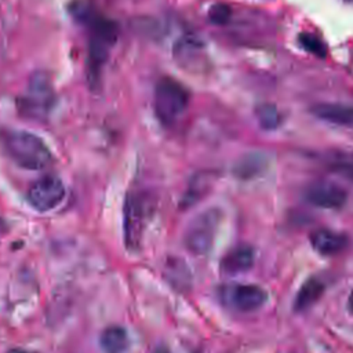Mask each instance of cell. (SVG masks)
Masks as SVG:
<instances>
[{
    "label": "cell",
    "mask_w": 353,
    "mask_h": 353,
    "mask_svg": "<svg viewBox=\"0 0 353 353\" xmlns=\"http://www.w3.org/2000/svg\"><path fill=\"white\" fill-rule=\"evenodd\" d=\"M190 101L189 90L172 77H161L153 95V108L157 120L168 127L176 121Z\"/></svg>",
    "instance_id": "cell-4"
},
{
    "label": "cell",
    "mask_w": 353,
    "mask_h": 353,
    "mask_svg": "<svg viewBox=\"0 0 353 353\" xmlns=\"http://www.w3.org/2000/svg\"><path fill=\"white\" fill-rule=\"evenodd\" d=\"M255 116L259 125L265 130H276L281 123V114L273 103H259L255 108Z\"/></svg>",
    "instance_id": "cell-17"
},
{
    "label": "cell",
    "mask_w": 353,
    "mask_h": 353,
    "mask_svg": "<svg viewBox=\"0 0 353 353\" xmlns=\"http://www.w3.org/2000/svg\"><path fill=\"white\" fill-rule=\"evenodd\" d=\"M222 212L219 208H208L192 219L183 234V244L194 255H205L215 240Z\"/></svg>",
    "instance_id": "cell-5"
},
{
    "label": "cell",
    "mask_w": 353,
    "mask_h": 353,
    "mask_svg": "<svg viewBox=\"0 0 353 353\" xmlns=\"http://www.w3.org/2000/svg\"><path fill=\"white\" fill-rule=\"evenodd\" d=\"M347 307H349V310L353 313V291L350 292V295H349V299H347Z\"/></svg>",
    "instance_id": "cell-21"
},
{
    "label": "cell",
    "mask_w": 353,
    "mask_h": 353,
    "mask_svg": "<svg viewBox=\"0 0 353 353\" xmlns=\"http://www.w3.org/2000/svg\"><path fill=\"white\" fill-rule=\"evenodd\" d=\"M305 200L314 207L325 210H338L347 201L346 190L334 182L319 181L306 186L303 192Z\"/></svg>",
    "instance_id": "cell-9"
},
{
    "label": "cell",
    "mask_w": 353,
    "mask_h": 353,
    "mask_svg": "<svg viewBox=\"0 0 353 353\" xmlns=\"http://www.w3.org/2000/svg\"><path fill=\"white\" fill-rule=\"evenodd\" d=\"M156 353H170V352L165 347H160V349H157Z\"/></svg>",
    "instance_id": "cell-23"
},
{
    "label": "cell",
    "mask_w": 353,
    "mask_h": 353,
    "mask_svg": "<svg viewBox=\"0 0 353 353\" xmlns=\"http://www.w3.org/2000/svg\"><path fill=\"white\" fill-rule=\"evenodd\" d=\"M65 193L66 190L62 179L57 175L48 174L39 178L30 185L26 199L34 210L40 212H47L62 203V200L65 199Z\"/></svg>",
    "instance_id": "cell-7"
},
{
    "label": "cell",
    "mask_w": 353,
    "mask_h": 353,
    "mask_svg": "<svg viewBox=\"0 0 353 353\" xmlns=\"http://www.w3.org/2000/svg\"><path fill=\"white\" fill-rule=\"evenodd\" d=\"M325 285L324 283L317 277L307 279L296 292L295 301H294V309L295 312H305L309 307H312L324 294Z\"/></svg>",
    "instance_id": "cell-14"
},
{
    "label": "cell",
    "mask_w": 353,
    "mask_h": 353,
    "mask_svg": "<svg viewBox=\"0 0 353 353\" xmlns=\"http://www.w3.org/2000/svg\"><path fill=\"white\" fill-rule=\"evenodd\" d=\"M0 145L11 161L25 170H43L52 161L46 142L25 130H1Z\"/></svg>",
    "instance_id": "cell-2"
},
{
    "label": "cell",
    "mask_w": 353,
    "mask_h": 353,
    "mask_svg": "<svg viewBox=\"0 0 353 353\" xmlns=\"http://www.w3.org/2000/svg\"><path fill=\"white\" fill-rule=\"evenodd\" d=\"M310 244L321 255H336L346 250L349 237L331 229H317L310 234Z\"/></svg>",
    "instance_id": "cell-11"
},
{
    "label": "cell",
    "mask_w": 353,
    "mask_h": 353,
    "mask_svg": "<svg viewBox=\"0 0 353 353\" xmlns=\"http://www.w3.org/2000/svg\"><path fill=\"white\" fill-rule=\"evenodd\" d=\"M146 223V205L141 194L128 192L124 200L123 210V230L124 243L130 251H137L142 241V234Z\"/></svg>",
    "instance_id": "cell-6"
},
{
    "label": "cell",
    "mask_w": 353,
    "mask_h": 353,
    "mask_svg": "<svg viewBox=\"0 0 353 353\" xmlns=\"http://www.w3.org/2000/svg\"><path fill=\"white\" fill-rule=\"evenodd\" d=\"M298 41L302 46V48H305L307 52L313 54L317 58H324L327 55L325 44L321 41L320 37H317L313 33H307V32L301 33L298 36Z\"/></svg>",
    "instance_id": "cell-18"
},
{
    "label": "cell",
    "mask_w": 353,
    "mask_h": 353,
    "mask_svg": "<svg viewBox=\"0 0 353 353\" xmlns=\"http://www.w3.org/2000/svg\"><path fill=\"white\" fill-rule=\"evenodd\" d=\"M255 251L251 245L241 244L232 248L221 261V270L226 274H237L252 268Z\"/></svg>",
    "instance_id": "cell-12"
},
{
    "label": "cell",
    "mask_w": 353,
    "mask_h": 353,
    "mask_svg": "<svg viewBox=\"0 0 353 353\" xmlns=\"http://www.w3.org/2000/svg\"><path fill=\"white\" fill-rule=\"evenodd\" d=\"M232 17L230 6L225 3H215L208 8V19L215 25H225Z\"/></svg>",
    "instance_id": "cell-19"
},
{
    "label": "cell",
    "mask_w": 353,
    "mask_h": 353,
    "mask_svg": "<svg viewBox=\"0 0 353 353\" xmlns=\"http://www.w3.org/2000/svg\"><path fill=\"white\" fill-rule=\"evenodd\" d=\"M70 12L88 30L87 80L91 90H95L101 81L102 69L108 61L110 48L117 41L119 28L116 22L103 17L88 3H74L70 7Z\"/></svg>",
    "instance_id": "cell-1"
},
{
    "label": "cell",
    "mask_w": 353,
    "mask_h": 353,
    "mask_svg": "<svg viewBox=\"0 0 353 353\" xmlns=\"http://www.w3.org/2000/svg\"><path fill=\"white\" fill-rule=\"evenodd\" d=\"M99 343L105 353H124L128 347V335L125 328L120 325L105 328L101 334Z\"/></svg>",
    "instance_id": "cell-15"
},
{
    "label": "cell",
    "mask_w": 353,
    "mask_h": 353,
    "mask_svg": "<svg viewBox=\"0 0 353 353\" xmlns=\"http://www.w3.org/2000/svg\"><path fill=\"white\" fill-rule=\"evenodd\" d=\"M8 353H37V352H29V350H23V349H12Z\"/></svg>",
    "instance_id": "cell-22"
},
{
    "label": "cell",
    "mask_w": 353,
    "mask_h": 353,
    "mask_svg": "<svg viewBox=\"0 0 353 353\" xmlns=\"http://www.w3.org/2000/svg\"><path fill=\"white\" fill-rule=\"evenodd\" d=\"M201 44L194 37L183 36L181 37L174 47V55L185 68H194L193 63H197L199 54L201 51Z\"/></svg>",
    "instance_id": "cell-16"
},
{
    "label": "cell",
    "mask_w": 353,
    "mask_h": 353,
    "mask_svg": "<svg viewBox=\"0 0 353 353\" xmlns=\"http://www.w3.org/2000/svg\"><path fill=\"white\" fill-rule=\"evenodd\" d=\"M332 170H334V172H336V174L342 175L343 178L353 182V163H346V161L336 163V164H334Z\"/></svg>",
    "instance_id": "cell-20"
},
{
    "label": "cell",
    "mask_w": 353,
    "mask_h": 353,
    "mask_svg": "<svg viewBox=\"0 0 353 353\" xmlns=\"http://www.w3.org/2000/svg\"><path fill=\"white\" fill-rule=\"evenodd\" d=\"M346 1H350V3H353V0H346Z\"/></svg>",
    "instance_id": "cell-24"
},
{
    "label": "cell",
    "mask_w": 353,
    "mask_h": 353,
    "mask_svg": "<svg viewBox=\"0 0 353 353\" xmlns=\"http://www.w3.org/2000/svg\"><path fill=\"white\" fill-rule=\"evenodd\" d=\"M268 156L262 152H250L241 156L233 165V175L247 181L263 174L268 168Z\"/></svg>",
    "instance_id": "cell-13"
},
{
    "label": "cell",
    "mask_w": 353,
    "mask_h": 353,
    "mask_svg": "<svg viewBox=\"0 0 353 353\" xmlns=\"http://www.w3.org/2000/svg\"><path fill=\"white\" fill-rule=\"evenodd\" d=\"M57 103V95L51 79L44 72H34L25 91L19 95L17 108L22 117L44 121Z\"/></svg>",
    "instance_id": "cell-3"
},
{
    "label": "cell",
    "mask_w": 353,
    "mask_h": 353,
    "mask_svg": "<svg viewBox=\"0 0 353 353\" xmlns=\"http://www.w3.org/2000/svg\"><path fill=\"white\" fill-rule=\"evenodd\" d=\"M310 112L319 120L353 130V106L350 105L323 102L313 105Z\"/></svg>",
    "instance_id": "cell-10"
},
{
    "label": "cell",
    "mask_w": 353,
    "mask_h": 353,
    "mask_svg": "<svg viewBox=\"0 0 353 353\" xmlns=\"http://www.w3.org/2000/svg\"><path fill=\"white\" fill-rule=\"evenodd\" d=\"M221 298L239 312H254L266 303L268 292L256 284H234L223 285Z\"/></svg>",
    "instance_id": "cell-8"
}]
</instances>
